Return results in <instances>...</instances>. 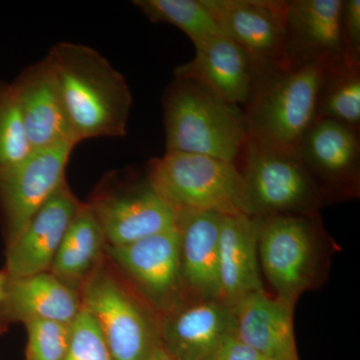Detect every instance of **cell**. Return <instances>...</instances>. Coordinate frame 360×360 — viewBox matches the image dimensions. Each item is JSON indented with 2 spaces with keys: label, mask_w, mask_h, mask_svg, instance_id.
<instances>
[{
  "label": "cell",
  "mask_w": 360,
  "mask_h": 360,
  "mask_svg": "<svg viewBox=\"0 0 360 360\" xmlns=\"http://www.w3.org/2000/svg\"><path fill=\"white\" fill-rule=\"evenodd\" d=\"M219 213L177 210L180 274L187 300H220Z\"/></svg>",
  "instance_id": "2e32d148"
},
{
  "label": "cell",
  "mask_w": 360,
  "mask_h": 360,
  "mask_svg": "<svg viewBox=\"0 0 360 360\" xmlns=\"http://www.w3.org/2000/svg\"><path fill=\"white\" fill-rule=\"evenodd\" d=\"M105 251L156 310L167 315L188 302L180 274L179 233L172 229Z\"/></svg>",
  "instance_id": "9c48e42d"
},
{
  "label": "cell",
  "mask_w": 360,
  "mask_h": 360,
  "mask_svg": "<svg viewBox=\"0 0 360 360\" xmlns=\"http://www.w3.org/2000/svg\"><path fill=\"white\" fill-rule=\"evenodd\" d=\"M75 146L58 144L32 150L25 160L0 172V208L7 248L66 181L65 170Z\"/></svg>",
  "instance_id": "ba28073f"
},
{
  "label": "cell",
  "mask_w": 360,
  "mask_h": 360,
  "mask_svg": "<svg viewBox=\"0 0 360 360\" xmlns=\"http://www.w3.org/2000/svg\"><path fill=\"white\" fill-rule=\"evenodd\" d=\"M243 150L246 215L312 217L321 203V188L297 153L266 148L250 139Z\"/></svg>",
  "instance_id": "5b68a950"
},
{
  "label": "cell",
  "mask_w": 360,
  "mask_h": 360,
  "mask_svg": "<svg viewBox=\"0 0 360 360\" xmlns=\"http://www.w3.org/2000/svg\"><path fill=\"white\" fill-rule=\"evenodd\" d=\"M13 84L0 82V172L32 153Z\"/></svg>",
  "instance_id": "d4e9b609"
},
{
  "label": "cell",
  "mask_w": 360,
  "mask_h": 360,
  "mask_svg": "<svg viewBox=\"0 0 360 360\" xmlns=\"http://www.w3.org/2000/svg\"><path fill=\"white\" fill-rule=\"evenodd\" d=\"M317 117L359 131L360 63L347 58L328 66L319 92Z\"/></svg>",
  "instance_id": "603a6c76"
},
{
  "label": "cell",
  "mask_w": 360,
  "mask_h": 360,
  "mask_svg": "<svg viewBox=\"0 0 360 360\" xmlns=\"http://www.w3.org/2000/svg\"><path fill=\"white\" fill-rule=\"evenodd\" d=\"M63 360H115L101 329L84 307L70 324V340Z\"/></svg>",
  "instance_id": "4316f807"
},
{
  "label": "cell",
  "mask_w": 360,
  "mask_h": 360,
  "mask_svg": "<svg viewBox=\"0 0 360 360\" xmlns=\"http://www.w3.org/2000/svg\"><path fill=\"white\" fill-rule=\"evenodd\" d=\"M162 347L174 360H212L234 333V309L220 300H193L163 315Z\"/></svg>",
  "instance_id": "4fadbf2b"
},
{
  "label": "cell",
  "mask_w": 360,
  "mask_h": 360,
  "mask_svg": "<svg viewBox=\"0 0 360 360\" xmlns=\"http://www.w3.org/2000/svg\"><path fill=\"white\" fill-rule=\"evenodd\" d=\"M106 245L103 227L94 210L89 203H80L49 271L79 290L98 267Z\"/></svg>",
  "instance_id": "7402d4cb"
},
{
  "label": "cell",
  "mask_w": 360,
  "mask_h": 360,
  "mask_svg": "<svg viewBox=\"0 0 360 360\" xmlns=\"http://www.w3.org/2000/svg\"><path fill=\"white\" fill-rule=\"evenodd\" d=\"M79 205L65 181L7 248V276L16 278L49 271Z\"/></svg>",
  "instance_id": "9a60e30c"
},
{
  "label": "cell",
  "mask_w": 360,
  "mask_h": 360,
  "mask_svg": "<svg viewBox=\"0 0 360 360\" xmlns=\"http://www.w3.org/2000/svg\"><path fill=\"white\" fill-rule=\"evenodd\" d=\"M56 73L75 141L127 134L131 92L122 73L84 44L59 42L46 56Z\"/></svg>",
  "instance_id": "6da1fadb"
},
{
  "label": "cell",
  "mask_w": 360,
  "mask_h": 360,
  "mask_svg": "<svg viewBox=\"0 0 360 360\" xmlns=\"http://www.w3.org/2000/svg\"><path fill=\"white\" fill-rule=\"evenodd\" d=\"M82 305L94 317L115 360H148L161 345L141 303L111 272L98 267L79 288Z\"/></svg>",
  "instance_id": "52a82bcc"
},
{
  "label": "cell",
  "mask_w": 360,
  "mask_h": 360,
  "mask_svg": "<svg viewBox=\"0 0 360 360\" xmlns=\"http://www.w3.org/2000/svg\"><path fill=\"white\" fill-rule=\"evenodd\" d=\"M11 84L32 150L58 144L77 146L58 78L49 58L28 66Z\"/></svg>",
  "instance_id": "7c38bea8"
},
{
  "label": "cell",
  "mask_w": 360,
  "mask_h": 360,
  "mask_svg": "<svg viewBox=\"0 0 360 360\" xmlns=\"http://www.w3.org/2000/svg\"><path fill=\"white\" fill-rule=\"evenodd\" d=\"M82 307L79 290L46 271L8 277L0 315L22 323L46 321L71 324Z\"/></svg>",
  "instance_id": "44dd1931"
},
{
  "label": "cell",
  "mask_w": 360,
  "mask_h": 360,
  "mask_svg": "<svg viewBox=\"0 0 360 360\" xmlns=\"http://www.w3.org/2000/svg\"><path fill=\"white\" fill-rule=\"evenodd\" d=\"M148 180L176 210L245 214L243 177L236 163L167 151L149 163Z\"/></svg>",
  "instance_id": "277c9868"
},
{
  "label": "cell",
  "mask_w": 360,
  "mask_h": 360,
  "mask_svg": "<svg viewBox=\"0 0 360 360\" xmlns=\"http://www.w3.org/2000/svg\"><path fill=\"white\" fill-rule=\"evenodd\" d=\"M255 217L258 258L265 276L274 296L295 305L300 296L316 283L321 266L314 219L297 214Z\"/></svg>",
  "instance_id": "8992f818"
},
{
  "label": "cell",
  "mask_w": 360,
  "mask_h": 360,
  "mask_svg": "<svg viewBox=\"0 0 360 360\" xmlns=\"http://www.w3.org/2000/svg\"><path fill=\"white\" fill-rule=\"evenodd\" d=\"M167 153H193L236 163L250 135L245 113L186 78L175 77L165 101Z\"/></svg>",
  "instance_id": "3957f363"
},
{
  "label": "cell",
  "mask_w": 360,
  "mask_h": 360,
  "mask_svg": "<svg viewBox=\"0 0 360 360\" xmlns=\"http://www.w3.org/2000/svg\"><path fill=\"white\" fill-rule=\"evenodd\" d=\"M255 349L231 333L222 341L212 360H264Z\"/></svg>",
  "instance_id": "f1b7e54d"
},
{
  "label": "cell",
  "mask_w": 360,
  "mask_h": 360,
  "mask_svg": "<svg viewBox=\"0 0 360 360\" xmlns=\"http://www.w3.org/2000/svg\"><path fill=\"white\" fill-rule=\"evenodd\" d=\"M89 205L110 246L130 245L176 225L177 210L148 180L131 188L97 194Z\"/></svg>",
  "instance_id": "8fae6325"
},
{
  "label": "cell",
  "mask_w": 360,
  "mask_h": 360,
  "mask_svg": "<svg viewBox=\"0 0 360 360\" xmlns=\"http://www.w3.org/2000/svg\"><path fill=\"white\" fill-rule=\"evenodd\" d=\"M26 360H63L70 340V324L46 321L25 323Z\"/></svg>",
  "instance_id": "484cf974"
},
{
  "label": "cell",
  "mask_w": 360,
  "mask_h": 360,
  "mask_svg": "<svg viewBox=\"0 0 360 360\" xmlns=\"http://www.w3.org/2000/svg\"><path fill=\"white\" fill-rule=\"evenodd\" d=\"M341 34L348 58L360 63V1L343 0Z\"/></svg>",
  "instance_id": "83f0119b"
},
{
  "label": "cell",
  "mask_w": 360,
  "mask_h": 360,
  "mask_svg": "<svg viewBox=\"0 0 360 360\" xmlns=\"http://www.w3.org/2000/svg\"><path fill=\"white\" fill-rule=\"evenodd\" d=\"M342 4L343 0L286 1V47L291 65L331 66L348 58L341 34Z\"/></svg>",
  "instance_id": "5bb4252c"
},
{
  "label": "cell",
  "mask_w": 360,
  "mask_h": 360,
  "mask_svg": "<svg viewBox=\"0 0 360 360\" xmlns=\"http://www.w3.org/2000/svg\"><path fill=\"white\" fill-rule=\"evenodd\" d=\"M258 221L245 213L222 217L219 236L220 300L233 307L264 290L257 250Z\"/></svg>",
  "instance_id": "ffe728a7"
},
{
  "label": "cell",
  "mask_w": 360,
  "mask_h": 360,
  "mask_svg": "<svg viewBox=\"0 0 360 360\" xmlns=\"http://www.w3.org/2000/svg\"><path fill=\"white\" fill-rule=\"evenodd\" d=\"M328 68L322 63L257 65L255 87L245 111L250 141L297 153L303 135L316 120Z\"/></svg>",
  "instance_id": "7a4b0ae2"
},
{
  "label": "cell",
  "mask_w": 360,
  "mask_h": 360,
  "mask_svg": "<svg viewBox=\"0 0 360 360\" xmlns=\"http://www.w3.org/2000/svg\"><path fill=\"white\" fill-rule=\"evenodd\" d=\"M134 4L153 22L168 23L186 33L194 46L224 35L203 0H136Z\"/></svg>",
  "instance_id": "cb8c5ba5"
},
{
  "label": "cell",
  "mask_w": 360,
  "mask_h": 360,
  "mask_svg": "<svg viewBox=\"0 0 360 360\" xmlns=\"http://www.w3.org/2000/svg\"><path fill=\"white\" fill-rule=\"evenodd\" d=\"M234 333L269 360H300L296 349L295 305L264 290L245 296L233 307Z\"/></svg>",
  "instance_id": "d6986e66"
},
{
  "label": "cell",
  "mask_w": 360,
  "mask_h": 360,
  "mask_svg": "<svg viewBox=\"0 0 360 360\" xmlns=\"http://www.w3.org/2000/svg\"><path fill=\"white\" fill-rule=\"evenodd\" d=\"M8 276L6 270L0 271V307H1L2 302H4V295H6V288ZM2 333V324L0 322V333Z\"/></svg>",
  "instance_id": "f546056e"
},
{
  "label": "cell",
  "mask_w": 360,
  "mask_h": 360,
  "mask_svg": "<svg viewBox=\"0 0 360 360\" xmlns=\"http://www.w3.org/2000/svg\"><path fill=\"white\" fill-rule=\"evenodd\" d=\"M148 360H174L169 356V354L165 352V348L162 345H158V347L153 350V354L148 357Z\"/></svg>",
  "instance_id": "4dcf8cb0"
},
{
  "label": "cell",
  "mask_w": 360,
  "mask_h": 360,
  "mask_svg": "<svg viewBox=\"0 0 360 360\" xmlns=\"http://www.w3.org/2000/svg\"><path fill=\"white\" fill-rule=\"evenodd\" d=\"M264 360H269V359H264Z\"/></svg>",
  "instance_id": "1f68e13d"
},
{
  "label": "cell",
  "mask_w": 360,
  "mask_h": 360,
  "mask_svg": "<svg viewBox=\"0 0 360 360\" xmlns=\"http://www.w3.org/2000/svg\"><path fill=\"white\" fill-rule=\"evenodd\" d=\"M225 37L258 66L291 65L286 47V1L203 0Z\"/></svg>",
  "instance_id": "30bf717a"
},
{
  "label": "cell",
  "mask_w": 360,
  "mask_h": 360,
  "mask_svg": "<svg viewBox=\"0 0 360 360\" xmlns=\"http://www.w3.org/2000/svg\"><path fill=\"white\" fill-rule=\"evenodd\" d=\"M297 153L319 186L321 181L348 191L356 188L360 160L357 130L316 117L303 135Z\"/></svg>",
  "instance_id": "ac0fdd59"
},
{
  "label": "cell",
  "mask_w": 360,
  "mask_h": 360,
  "mask_svg": "<svg viewBox=\"0 0 360 360\" xmlns=\"http://www.w3.org/2000/svg\"><path fill=\"white\" fill-rule=\"evenodd\" d=\"M195 51L193 60L175 70V77L193 80L226 103L246 105L257 75L250 54L224 35L201 42Z\"/></svg>",
  "instance_id": "e0dca14e"
}]
</instances>
